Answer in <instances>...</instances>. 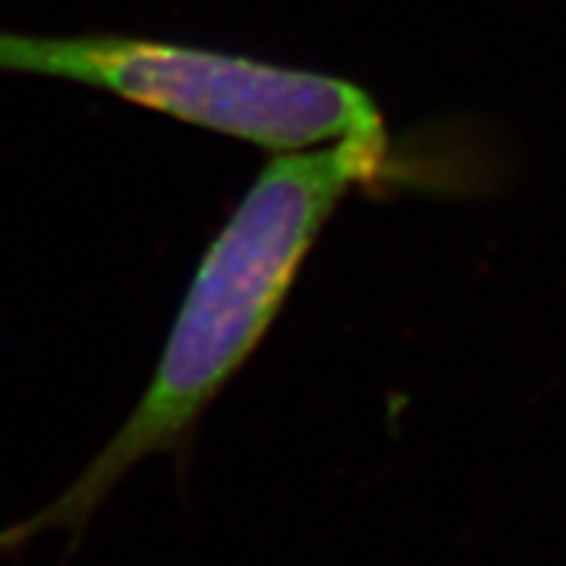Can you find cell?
<instances>
[{
    "label": "cell",
    "instance_id": "obj_2",
    "mask_svg": "<svg viewBox=\"0 0 566 566\" xmlns=\"http://www.w3.org/2000/svg\"><path fill=\"white\" fill-rule=\"evenodd\" d=\"M0 75L90 86L268 153L386 133L374 95L354 81L161 38L0 29Z\"/></svg>",
    "mask_w": 566,
    "mask_h": 566
},
{
    "label": "cell",
    "instance_id": "obj_1",
    "mask_svg": "<svg viewBox=\"0 0 566 566\" xmlns=\"http://www.w3.org/2000/svg\"><path fill=\"white\" fill-rule=\"evenodd\" d=\"M388 170V133L273 153L201 256L136 409L61 495L0 530V555H21L38 535L61 530L72 558L144 458L170 454L185 472L201 417L265 343L331 216Z\"/></svg>",
    "mask_w": 566,
    "mask_h": 566
}]
</instances>
